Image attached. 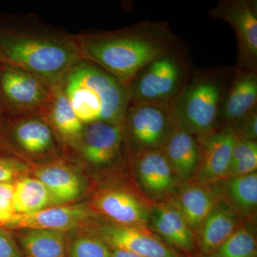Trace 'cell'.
I'll list each match as a JSON object with an SVG mask.
<instances>
[{"instance_id": "6da1fadb", "label": "cell", "mask_w": 257, "mask_h": 257, "mask_svg": "<svg viewBox=\"0 0 257 257\" xmlns=\"http://www.w3.org/2000/svg\"><path fill=\"white\" fill-rule=\"evenodd\" d=\"M82 60L74 35L35 15L0 17V63L28 71L56 87Z\"/></svg>"}, {"instance_id": "7a4b0ae2", "label": "cell", "mask_w": 257, "mask_h": 257, "mask_svg": "<svg viewBox=\"0 0 257 257\" xmlns=\"http://www.w3.org/2000/svg\"><path fill=\"white\" fill-rule=\"evenodd\" d=\"M74 37L83 60L99 66L126 87L145 64L181 42L163 20H145L119 30Z\"/></svg>"}, {"instance_id": "3957f363", "label": "cell", "mask_w": 257, "mask_h": 257, "mask_svg": "<svg viewBox=\"0 0 257 257\" xmlns=\"http://www.w3.org/2000/svg\"><path fill=\"white\" fill-rule=\"evenodd\" d=\"M59 84L83 124L96 121L122 124L130 104L127 89L99 66L87 60L79 61Z\"/></svg>"}, {"instance_id": "277c9868", "label": "cell", "mask_w": 257, "mask_h": 257, "mask_svg": "<svg viewBox=\"0 0 257 257\" xmlns=\"http://www.w3.org/2000/svg\"><path fill=\"white\" fill-rule=\"evenodd\" d=\"M234 69L230 66L194 67L185 85L170 103L176 126L194 136L219 127Z\"/></svg>"}, {"instance_id": "5b68a950", "label": "cell", "mask_w": 257, "mask_h": 257, "mask_svg": "<svg viewBox=\"0 0 257 257\" xmlns=\"http://www.w3.org/2000/svg\"><path fill=\"white\" fill-rule=\"evenodd\" d=\"M194 68L185 45L179 42L145 64L134 76L126 86L130 104H170L185 85Z\"/></svg>"}, {"instance_id": "8992f818", "label": "cell", "mask_w": 257, "mask_h": 257, "mask_svg": "<svg viewBox=\"0 0 257 257\" xmlns=\"http://www.w3.org/2000/svg\"><path fill=\"white\" fill-rule=\"evenodd\" d=\"M121 126L132 156L162 150L177 127L170 104L166 103L130 104Z\"/></svg>"}, {"instance_id": "52a82bcc", "label": "cell", "mask_w": 257, "mask_h": 257, "mask_svg": "<svg viewBox=\"0 0 257 257\" xmlns=\"http://www.w3.org/2000/svg\"><path fill=\"white\" fill-rule=\"evenodd\" d=\"M56 137L40 112L6 115L0 125V149L32 157L55 153Z\"/></svg>"}, {"instance_id": "ba28073f", "label": "cell", "mask_w": 257, "mask_h": 257, "mask_svg": "<svg viewBox=\"0 0 257 257\" xmlns=\"http://www.w3.org/2000/svg\"><path fill=\"white\" fill-rule=\"evenodd\" d=\"M207 15L234 30L237 41L235 68L257 72L256 0H220Z\"/></svg>"}, {"instance_id": "9c48e42d", "label": "cell", "mask_w": 257, "mask_h": 257, "mask_svg": "<svg viewBox=\"0 0 257 257\" xmlns=\"http://www.w3.org/2000/svg\"><path fill=\"white\" fill-rule=\"evenodd\" d=\"M54 87L28 71L0 63V97L8 115L39 112Z\"/></svg>"}, {"instance_id": "30bf717a", "label": "cell", "mask_w": 257, "mask_h": 257, "mask_svg": "<svg viewBox=\"0 0 257 257\" xmlns=\"http://www.w3.org/2000/svg\"><path fill=\"white\" fill-rule=\"evenodd\" d=\"M200 150V165L194 181L202 184H215L227 178L231 153L236 140L229 125L195 136Z\"/></svg>"}, {"instance_id": "8fae6325", "label": "cell", "mask_w": 257, "mask_h": 257, "mask_svg": "<svg viewBox=\"0 0 257 257\" xmlns=\"http://www.w3.org/2000/svg\"><path fill=\"white\" fill-rule=\"evenodd\" d=\"M125 146L121 124L96 121L85 124L75 149L89 165L105 167L119 160Z\"/></svg>"}, {"instance_id": "7c38bea8", "label": "cell", "mask_w": 257, "mask_h": 257, "mask_svg": "<svg viewBox=\"0 0 257 257\" xmlns=\"http://www.w3.org/2000/svg\"><path fill=\"white\" fill-rule=\"evenodd\" d=\"M96 214L84 203L46 208L25 215L16 214L7 229H40L66 232L87 226L96 221Z\"/></svg>"}, {"instance_id": "4fadbf2b", "label": "cell", "mask_w": 257, "mask_h": 257, "mask_svg": "<svg viewBox=\"0 0 257 257\" xmlns=\"http://www.w3.org/2000/svg\"><path fill=\"white\" fill-rule=\"evenodd\" d=\"M94 234L111 248L127 250L143 257H179L173 248L152 234L147 226L104 225L96 228Z\"/></svg>"}, {"instance_id": "5bb4252c", "label": "cell", "mask_w": 257, "mask_h": 257, "mask_svg": "<svg viewBox=\"0 0 257 257\" xmlns=\"http://www.w3.org/2000/svg\"><path fill=\"white\" fill-rule=\"evenodd\" d=\"M94 206L116 224L147 226L150 221L151 210L147 202L122 189L99 191L94 197Z\"/></svg>"}, {"instance_id": "9a60e30c", "label": "cell", "mask_w": 257, "mask_h": 257, "mask_svg": "<svg viewBox=\"0 0 257 257\" xmlns=\"http://www.w3.org/2000/svg\"><path fill=\"white\" fill-rule=\"evenodd\" d=\"M223 192L215 184L190 180L184 182L172 204L178 209L193 231H197L221 199Z\"/></svg>"}, {"instance_id": "2e32d148", "label": "cell", "mask_w": 257, "mask_h": 257, "mask_svg": "<svg viewBox=\"0 0 257 257\" xmlns=\"http://www.w3.org/2000/svg\"><path fill=\"white\" fill-rule=\"evenodd\" d=\"M132 157L140 183L147 194L162 197L173 192L178 179L162 150L140 152Z\"/></svg>"}, {"instance_id": "e0dca14e", "label": "cell", "mask_w": 257, "mask_h": 257, "mask_svg": "<svg viewBox=\"0 0 257 257\" xmlns=\"http://www.w3.org/2000/svg\"><path fill=\"white\" fill-rule=\"evenodd\" d=\"M234 69L221 109L219 126H231L257 107V72Z\"/></svg>"}, {"instance_id": "ac0fdd59", "label": "cell", "mask_w": 257, "mask_h": 257, "mask_svg": "<svg viewBox=\"0 0 257 257\" xmlns=\"http://www.w3.org/2000/svg\"><path fill=\"white\" fill-rule=\"evenodd\" d=\"M150 221L154 229L171 247L178 248L187 253L194 251V231L172 202L160 203L154 206Z\"/></svg>"}, {"instance_id": "d6986e66", "label": "cell", "mask_w": 257, "mask_h": 257, "mask_svg": "<svg viewBox=\"0 0 257 257\" xmlns=\"http://www.w3.org/2000/svg\"><path fill=\"white\" fill-rule=\"evenodd\" d=\"M63 143L75 148L85 124L75 114L60 84L54 87L46 104L39 111Z\"/></svg>"}, {"instance_id": "ffe728a7", "label": "cell", "mask_w": 257, "mask_h": 257, "mask_svg": "<svg viewBox=\"0 0 257 257\" xmlns=\"http://www.w3.org/2000/svg\"><path fill=\"white\" fill-rule=\"evenodd\" d=\"M162 150L178 180L187 182L194 178L200 165V150L195 136L176 127Z\"/></svg>"}, {"instance_id": "44dd1931", "label": "cell", "mask_w": 257, "mask_h": 257, "mask_svg": "<svg viewBox=\"0 0 257 257\" xmlns=\"http://www.w3.org/2000/svg\"><path fill=\"white\" fill-rule=\"evenodd\" d=\"M240 216L221 199L202 223L199 231V247L207 257L239 227Z\"/></svg>"}, {"instance_id": "7402d4cb", "label": "cell", "mask_w": 257, "mask_h": 257, "mask_svg": "<svg viewBox=\"0 0 257 257\" xmlns=\"http://www.w3.org/2000/svg\"><path fill=\"white\" fill-rule=\"evenodd\" d=\"M34 175L48 189L53 204L73 202L82 194V184L79 176L62 162L40 166Z\"/></svg>"}, {"instance_id": "603a6c76", "label": "cell", "mask_w": 257, "mask_h": 257, "mask_svg": "<svg viewBox=\"0 0 257 257\" xmlns=\"http://www.w3.org/2000/svg\"><path fill=\"white\" fill-rule=\"evenodd\" d=\"M15 238L24 257H67L69 241L62 231L22 229Z\"/></svg>"}, {"instance_id": "cb8c5ba5", "label": "cell", "mask_w": 257, "mask_h": 257, "mask_svg": "<svg viewBox=\"0 0 257 257\" xmlns=\"http://www.w3.org/2000/svg\"><path fill=\"white\" fill-rule=\"evenodd\" d=\"M13 203L15 213L25 215L38 212L53 204L47 187L36 177H20L14 182Z\"/></svg>"}, {"instance_id": "d4e9b609", "label": "cell", "mask_w": 257, "mask_h": 257, "mask_svg": "<svg viewBox=\"0 0 257 257\" xmlns=\"http://www.w3.org/2000/svg\"><path fill=\"white\" fill-rule=\"evenodd\" d=\"M226 202L239 216L254 214L257 207V173L226 179L222 190Z\"/></svg>"}, {"instance_id": "484cf974", "label": "cell", "mask_w": 257, "mask_h": 257, "mask_svg": "<svg viewBox=\"0 0 257 257\" xmlns=\"http://www.w3.org/2000/svg\"><path fill=\"white\" fill-rule=\"evenodd\" d=\"M207 257H256L254 224L248 222L239 226Z\"/></svg>"}, {"instance_id": "4316f807", "label": "cell", "mask_w": 257, "mask_h": 257, "mask_svg": "<svg viewBox=\"0 0 257 257\" xmlns=\"http://www.w3.org/2000/svg\"><path fill=\"white\" fill-rule=\"evenodd\" d=\"M109 245L94 234L79 235L68 244L67 257H111Z\"/></svg>"}, {"instance_id": "83f0119b", "label": "cell", "mask_w": 257, "mask_h": 257, "mask_svg": "<svg viewBox=\"0 0 257 257\" xmlns=\"http://www.w3.org/2000/svg\"><path fill=\"white\" fill-rule=\"evenodd\" d=\"M13 192L14 182H0V227L5 229L16 215Z\"/></svg>"}, {"instance_id": "f1b7e54d", "label": "cell", "mask_w": 257, "mask_h": 257, "mask_svg": "<svg viewBox=\"0 0 257 257\" xmlns=\"http://www.w3.org/2000/svg\"><path fill=\"white\" fill-rule=\"evenodd\" d=\"M28 170V166L16 157L0 154V182H13Z\"/></svg>"}, {"instance_id": "f546056e", "label": "cell", "mask_w": 257, "mask_h": 257, "mask_svg": "<svg viewBox=\"0 0 257 257\" xmlns=\"http://www.w3.org/2000/svg\"><path fill=\"white\" fill-rule=\"evenodd\" d=\"M238 138L256 141L257 107L231 125Z\"/></svg>"}, {"instance_id": "4dcf8cb0", "label": "cell", "mask_w": 257, "mask_h": 257, "mask_svg": "<svg viewBox=\"0 0 257 257\" xmlns=\"http://www.w3.org/2000/svg\"><path fill=\"white\" fill-rule=\"evenodd\" d=\"M0 257H24L16 238L9 230L0 227Z\"/></svg>"}, {"instance_id": "1f68e13d", "label": "cell", "mask_w": 257, "mask_h": 257, "mask_svg": "<svg viewBox=\"0 0 257 257\" xmlns=\"http://www.w3.org/2000/svg\"><path fill=\"white\" fill-rule=\"evenodd\" d=\"M111 257H143L137 253L127 251V250L120 249V248H111Z\"/></svg>"}, {"instance_id": "d6a6232c", "label": "cell", "mask_w": 257, "mask_h": 257, "mask_svg": "<svg viewBox=\"0 0 257 257\" xmlns=\"http://www.w3.org/2000/svg\"><path fill=\"white\" fill-rule=\"evenodd\" d=\"M6 115L7 113L5 111V106L3 105V101H2L1 97H0V125L3 123Z\"/></svg>"}]
</instances>
